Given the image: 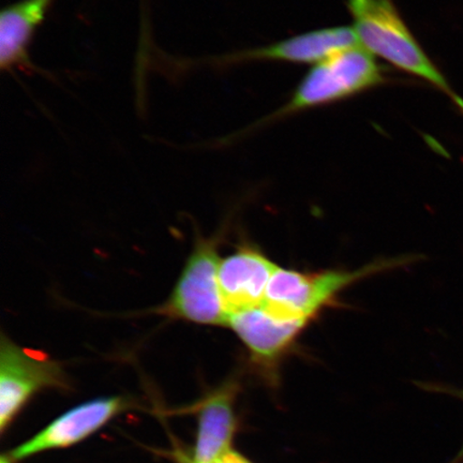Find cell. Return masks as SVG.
I'll return each instance as SVG.
<instances>
[{"mask_svg":"<svg viewBox=\"0 0 463 463\" xmlns=\"http://www.w3.org/2000/svg\"><path fill=\"white\" fill-rule=\"evenodd\" d=\"M346 8L364 50L399 71L425 80L448 96L463 113V99L421 48L392 0H346Z\"/></svg>","mask_w":463,"mask_h":463,"instance_id":"1","label":"cell"},{"mask_svg":"<svg viewBox=\"0 0 463 463\" xmlns=\"http://www.w3.org/2000/svg\"><path fill=\"white\" fill-rule=\"evenodd\" d=\"M413 260L412 257L380 260L354 270L327 269L317 273L279 268L271 278L263 307L279 317L311 322L327 307L334 306L339 295L355 282Z\"/></svg>","mask_w":463,"mask_h":463,"instance_id":"2","label":"cell"},{"mask_svg":"<svg viewBox=\"0 0 463 463\" xmlns=\"http://www.w3.org/2000/svg\"><path fill=\"white\" fill-rule=\"evenodd\" d=\"M387 69L358 46L339 52L307 73L291 100L254 127L275 123L300 112L349 99L390 82Z\"/></svg>","mask_w":463,"mask_h":463,"instance_id":"3","label":"cell"},{"mask_svg":"<svg viewBox=\"0 0 463 463\" xmlns=\"http://www.w3.org/2000/svg\"><path fill=\"white\" fill-rule=\"evenodd\" d=\"M219 241L200 237L195 241L161 314L201 326H227L229 314L219 287Z\"/></svg>","mask_w":463,"mask_h":463,"instance_id":"4","label":"cell"},{"mask_svg":"<svg viewBox=\"0 0 463 463\" xmlns=\"http://www.w3.org/2000/svg\"><path fill=\"white\" fill-rule=\"evenodd\" d=\"M309 323L274 316L260 306L229 315L227 326L246 346L259 374L276 386L282 361Z\"/></svg>","mask_w":463,"mask_h":463,"instance_id":"5","label":"cell"},{"mask_svg":"<svg viewBox=\"0 0 463 463\" xmlns=\"http://www.w3.org/2000/svg\"><path fill=\"white\" fill-rule=\"evenodd\" d=\"M55 361L2 335L0 343V430L4 431L28 399L46 387H66Z\"/></svg>","mask_w":463,"mask_h":463,"instance_id":"6","label":"cell"},{"mask_svg":"<svg viewBox=\"0 0 463 463\" xmlns=\"http://www.w3.org/2000/svg\"><path fill=\"white\" fill-rule=\"evenodd\" d=\"M278 269L279 266L250 244L240 246L220 260L219 287L228 314L263 306Z\"/></svg>","mask_w":463,"mask_h":463,"instance_id":"7","label":"cell"},{"mask_svg":"<svg viewBox=\"0 0 463 463\" xmlns=\"http://www.w3.org/2000/svg\"><path fill=\"white\" fill-rule=\"evenodd\" d=\"M357 43L354 29L351 27L322 28L262 48L225 56L222 62L282 61L317 65L341 51L354 48Z\"/></svg>","mask_w":463,"mask_h":463,"instance_id":"8","label":"cell"},{"mask_svg":"<svg viewBox=\"0 0 463 463\" xmlns=\"http://www.w3.org/2000/svg\"><path fill=\"white\" fill-rule=\"evenodd\" d=\"M126 405L121 397L100 398L80 404L52 422L31 441L11 451L10 458L21 460L43 450L71 447L99 430Z\"/></svg>","mask_w":463,"mask_h":463,"instance_id":"9","label":"cell"},{"mask_svg":"<svg viewBox=\"0 0 463 463\" xmlns=\"http://www.w3.org/2000/svg\"><path fill=\"white\" fill-rule=\"evenodd\" d=\"M55 0H19L0 14V67L27 69L29 49Z\"/></svg>","mask_w":463,"mask_h":463,"instance_id":"10","label":"cell"},{"mask_svg":"<svg viewBox=\"0 0 463 463\" xmlns=\"http://www.w3.org/2000/svg\"><path fill=\"white\" fill-rule=\"evenodd\" d=\"M237 389L239 384L231 381L202 404L194 463H213L232 450L236 428L233 404Z\"/></svg>","mask_w":463,"mask_h":463,"instance_id":"11","label":"cell"},{"mask_svg":"<svg viewBox=\"0 0 463 463\" xmlns=\"http://www.w3.org/2000/svg\"><path fill=\"white\" fill-rule=\"evenodd\" d=\"M422 387H424V389H426L427 391L447 393V395L458 398L459 401L463 402V389H459V387L430 383L422 384ZM449 463H463V443L461 445L460 449L458 450V453H457L454 456V458L451 459Z\"/></svg>","mask_w":463,"mask_h":463,"instance_id":"12","label":"cell"},{"mask_svg":"<svg viewBox=\"0 0 463 463\" xmlns=\"http://www.w3.org/2000/svg\"><path fill=\"white\" fill-rule=\"evenodd\" d=\"M213 463H251L250 461H248L245 457H242L240 454L235 453V451L231 450L228 454H225L222 457V458H219L215 462Z\"/></svg>","mask_w":463,"mask_h":463,"instance_id":"13","label":"cell"},{"mask_svg":"<svg viewBox=\"0 0 463 463\" xmlns=\"http://www.w3.org/2000/svg\"><path fill=\"white\" fill-rule=\"evenodd\" d=\"M2 463H11L9 458H5V457H3Z\"/></svg>","mask_w":463,"mask_h":463,"instance_id":"14","label":"cell"}]
</instances>
